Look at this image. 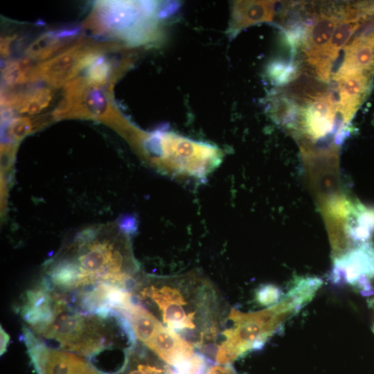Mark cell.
Segmentation results:
<instances>
[{"instance_id": "cell-10", "label": "cell", "mask_w": 374, "mask_h": 374, "mask_svg": "<svg viewBox=\"0 0 374 374\" xmlns=\"http://www.w3.org/2000/svg\"><path fill=\"white\" fill-rule=\"evenodd\" d=\"M337 80L339 101L336 108L340 109L346 120L355 113L368 85V77L364 73L341 76Z\"/></svg>"}, {"instance_id": "cell-9", "label": "cell", "mask_w": 374, "mask_h": 374, "mask_svg": "<svg viewBox=\"0 0 374 374\" xmlns=\"http://www.w3.org/2000/svg\"><path fill=\"white\" fill-rule=\"evenodd\" d=\"M109 374H175V372L143 344L136 346L130 352L120 369Z\"/></svg>"}, {"instance_id": "cell-14", "label": "cell", "mask_w": 374, "mask_h": 374, "mask_svg": "<svg viewBox=\"0 0 374 374\" xmlns=\"http://www.w3.org/2000/svg\"><path fill=\"white\" fill-rule=\"evenodd\" d=\"M51 98V89L45 87L37 88L31 91L24 92L16 109L21 114H36L49 105Z\"/></svg>"}, {"instance_id": "cell-16", "label": "cell", "mask_w": 374, "mask_h": 374, "mask_svg": "<svg viewBox=\"0 0 374 374\" xmlns=\"http://www.w3.org/2000/svg\"><path fill=\"white\" fill-rule=\"evenodd\" d=\"M109 71V62L100 55L89 67L85 78L90 87H97L107 81Z\"/></svg>"}, {"instance_id": "cell-2", "label": "cell", "mask_w": 374, "mask_h": 374, "mask_svg": "<svg viewBox=\"0 0 374 374\" xmlns=\"http://www.w3.org/2000/svg\"><path fill=\"white\" fill-rule=\"evenodd\" d=\"M139 265L130 239L114 226L82 231L47 267L46 282L63 292L109 283L130 292Z\"/></svg>"}, {"instance_id": "cell-7", "label": "cell", "mask_w": 374, "mask_h": 374, "mask_svg": "<svg viewBox=\"0 0 374 374\" xmlns=\"http://www.w3.org/2000/svg\"><path fill=\"white\" fill-rule=\"evenodd\" d=\"M92 48L85 46L84 42H77L62 53L37 64L32 72L30 82L43 79L55 87L64 86L80 72L77 62Z\"/></svg>"}, {"instance_id": "cell-3", "label": "cell", "mask_w": 374, "mask_h": 374, "mask_svg": "<svg viewBox=\"0 0 374 374\" xmlns=\"http://www.w3.org/2000/svg\"><path fill=\"white\" fill-rule=\"evenodd\" d=\"M53 314L38 335L54 348L91 359L106 350L130 352L136 337L128 319L113 310L107 314H87L54 292Z\"/></svg>"}, {"instance_id": "cell-15", "label": "cell", "mask_w": 374, "mask_h": 374, "mask_svg": "<svg viewBox=\"0 0 374 374\" xmlns=\"http://www.w3.org/2000/svg\"><path fill=\"white\" fill-rule=\"evenodd\" d=\"M359 26L357 21L346 20L337 25L327 51V53L332 60L336 58Z\"/></svg>"}, {"instance_id": "cell-19", "label": "cell", "mask_w": 374, "mask_h": 374, "mask_svg": "<svg viewBox=\"0 0 374 374\" xmlns=\"http://www.w3.org/2000/svg\"><path fill=\"white\" fill-rule=\"evenodd\" d=\"M10 132L16 137H21L27 134L31 127L30 120L28 117H17L10 121Z\"/></svg>"}, {"instance_id": "cell-18", "label": "cell", "mask_w": 374, "mask_h": 374, "mask_svg": "<svg viewBox=\"0 0 374 374\" xmlns=\"http://www.w3.org/2000/svg\"><path fill=\"white\" fill-rule=\"evenodd\" d=\"M58 40L53 37L52 30L46 32L37 38L26 49V55L30 58L37 59V57L44 52L51 45Z\"/></svg>"}, {"instance_id": "cell-11", "label": "cell", "mask_w": 374, "mask_h": 374, "mask_svg": "<svg viewBox=\"0 0 374 374\" xmlns=\"http://www.w3.org/2000/svg\"><path fill=\"white\" fill-rule=\"evenodd\" d=\"M338 24V19L332 15H321L317 19L310 28L308 36V54L310 61L327 53L331 38Z\"/></svg>"}, {"instance_id": "cell-25", "label": "cell", "mask_w": 374, "mask_h": 374, "mask_svg": "<svg viewBox=\"0 0 374 374\" xmlns=\"http://www.w3.org/2000/svg\"><path fill=\"white\" fill-rule=\"evenodd\" d=\"M373 332H374V327H373Z\"/></svg>"}, {"instance_id": "cell-12", "label": "cell", "mask_w": 374, "mask_h": 374, "mask_svg": "<svg viewBox=\"0 0 374 374\" xmlns=\"http://www.w3.org/2000/svg\"><path fill=\"white\" fill-rule=\"evenodd\" d=\"M336 106L330 97L320 96L310 106L308 121L312 131L317 135L330 129Z\"/></svg>"}, {"instance_id": "cell-24", "label": "cell", "mask_w": 374, "mask_h": 374, "mask_svg": "<svg viewBox=\"0 0 374 374\" xmlns=\"http://www.w3.org/2000/svg\"><path fill=\"white\" fill-rule=\"evenodd\" d=\"M368 291H371V299H370L369 304L374 308V277L370 280L369 288Z\"/></svg>"}, {"instance_id": "cell-6", "label": "cell", "mask_w": 374, "mask_h": 374, "mask_svg": "<svg viewBox=\"0 0 374 374\" xmlns=\"http://www.w3.org/2000/svg\"><path fill=\"white\" fill-rule=\"evenodd\" d=\"M23 339L37 374H103L80 355L46 345L30 328H24Z\"/></svg>"}, {"instance_id": "cell-1", "label": "cell", "mask_w": 374, "mask_h": 374, "mask_svg": "<svg viewBox=\"0 0 374 374\" xmlns=\"http://www.w3.org/2000/svg\"><path fill=\"white\" fill-rule=\"evenodd\" d=\"M132 290L134 301L163 326L205 355L209 353L224 310L219 294L208 279L194 272L149 276L137 281Z\"/></svg>"}, {"instance_id": "cell-17", "label": "cell", "mask_w": 374, "mask_h": 374, "mask_svg": "<svg viewBox=\"0 0 374 374\" xmlns=\"http://www.w3.org/2000/svg\"><path fill=\"white\" fill-rule=\"evenodd\" d=\"M84 103L87 112L95 115H103L108 112V102L103 92L97 87L88 89L84 97Z\"/></svg>"}, {"instance_id": "cell-22", "label": "cell", "mask_w": 374, "mask_h": 374, "mask_svg": "<svg viewBox=\"0 0 374 374\" xmlns=\"http://www.w3.org/2000/svg\"><path fill=\"white\" fill-rule=\"evenodd\" d=\"M15 37L7 36L1 38V55L3 57H8L10 54V45Z\"/></svg>"}, {"instance_id": "cell-21", "label": "cell", "mask_w": 374, "mask_h": 374, "mask_svg": "<svg viewBox=\"0 0 374 374\" xmlns=\"http://www.w3.org/2000/svg\"><path fill=\"white\" fill-rule=\"evenodd\" d=\"M80 26H69L52 30L53 37L55 39L60 41L71 40L72 37H75L80 32Z\"/></svg>"}, {"instance_id": "cell-23", "label": "cell", "mask_w": 374, "mask_h": 374, "mask_svg": "<svg viewBox=\"0 0 374 374\" xmlns=\"http://www.w3.org/2000/svg\"><path fill=\"white\" fill-rule=\"evenodd\" d=\"M9 341L8 335L1 327V354H3L6 350Z\"/></svg>"}, {"instance_id": "cell-20", "label": "cell", "mask_w": 374, "mask_h": 374, "mask_svg": "<svg viewBox=\"0 0 374 374\" xmlns=\"http://www.w3.org/2000/svg\"><path fill=\"white\" fill-rule=\"evenodd\" d=\"M278 297V289L271 285L264 287L257 294L258 301L263 305H267L276 303L279 300Z\"/></svg>"}, {"instance_id": "cell-4", "label": "cell", "mask_w": 374, "mask_h": 374, "mask_svg": "<svg viewBox=\"0 0 374 374\" xmlns=\"http://www.w3.org/2000/svg\"><path fill=\"white\" fill-rule=\"evenodd\" d=\"M321 285L318 278H301L282 299L263 310L243 312L232 309L208 356L218 364L229 365L247 352L261 348L313 299Z\"/></svg>"}, {"instance_id": "cell-13", "label": "cell", "mask_w": 374, "mask_h": 374, "mask_svg": "<svg viewBox=\"0 0 374 374\" xmlns=\"http://www.w3.org/2000/svg\"><path fill=\"white\" fill-rule=\"evenodd\" d=\"M31 59L27 57L8 62L2 70L4 83L9 87H13L30 82L31 74L35 68Z\"/></svg>"}, {"instance_id": "cell-5", "label": "cell", "mask_w": 374, "mask_h": 374, "mask_svg": "<svg viewBox=\"0 0 374 374\" xmlns=\"http://www.w3.org/2000/svg\"><path fill=\"white\" fill-rule=\"evenodd\" d=\"M117 310L128 319L136 338L168 365L176 368L195 355L190 344L163 326L134 299Z\"/></svg>"}, {"instance_id": "cell-8", "label": "cell", "mask_w": 374, "mask_h": 374, "mask_svg": "<svg viewBox=\"0 0 374 374\" xmlns=\"http://www.w3.org/2000/svg\"><path fill=\"white\" fill-rule=\"evenodd\" d=\"M344 60L334 78L362 73L374 65V37H357L344 49Z\"/></svg>"}]
</instances>
